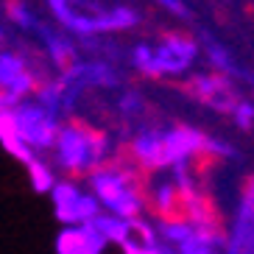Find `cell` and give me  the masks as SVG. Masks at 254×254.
Returning <instances> with one entry per match:
<instances>
[{
	"instance_id": "8992f818",
	"label": "cell",
	"mask_w": 254,
	"mask_h": 254,
	"mask_svg": "<svg viewBox=\"0 0 254 254\" xmlns=\"http://www.w3.org/2000/svg\"><path fill=\"white\" fill-rule=\"evenodd\" d=\"M0 123L14 128L37 154L53 151L62 126H64V120L56 112H51L45 104H39L37 98H25L8 109H0Z\"/></svg>"
},
{
	"instance_id": "ac0fdd59",
	"label": "cell",
	"mask_w": 254,
	"mask_h": 254,
	"mask_svg": "<svg viewBox=\"0 0 254 254\" xmlns=\"http://www.w3.org/2000/svg\"><path fill=\"white\" fill-rule=\"evenodd\" d=\"M157 6H162L168 14L173 17H187V6H185V0H154Z\"/></svg>"
},
{
	"instance_id": "5b68a950",
	"label": "cell",
	"mask_w": 254,
	"mask_h": 254,
	"mask_svg": "<svg viewBox=\"0 0 254 254\" xmlns=\"http://www.w3.org/2000/svg\"><path fill=\"white\" fill-rule=\"evenodd\" d=\"M201 56V42L182 31H168L154 42H134L128 48V62L145 78H179L190 73Z\"/></svg>"
},
{
	"instance_id": "30bf717a",
	"label": "cell",
	"mask_w": 254,
	"mask_h": 254,
	"mask_svg": "<svg viewBox=\"0 0 254 254\" xmlns=\"http://www.w3.org/2000/svg\"><path fill=\"white\" fill-rule=\"evenodd\" d=\"M62 78L73 87L78 95L87 90H112L118 87V70L112 67V62L109 59H78L73 62L67 70H62Z\"/></svg>"
},
{
	"instance_id": "9c48e42d",
	"label": "cell",
	"mask_w": 254,
	"mask_h": 254,
	"mask_svg": "<svg viewBox=\"0 0 254 254\" xmlns=\"http://www.w3.org/2000/svg\"><path fill=\"white\" fill-rule=\"evenodd\" d=\"M187 92L201 106H207L212 112H221V115H229L235 109V104L243 98L238 92V87H235V81L226 78V75H221V73H215V70L212 73L190 75L187 78Z\"/></svg>"
},
{
	"instance_id": "7a4b0ae2",
	"label": "cell",
	"mask_w": 254,
	"mask_h": 254,
	"mask_svg": "<svg viewBox=\"0 0 254 254\" xmlns=\"http://www.w3.org/2000/svg\"><path fill=\"white\" fill-rule=\"evenodd\" d=\"M48 11L59 23L62 31H67L73 39H92L109 37V34H126L140 25V11L131 6H104L92 0H45Z\"/></svg>"
},
{
	"instance_id": "3957f363",
	"label": "cell",
	"mask_w": 254,
	"mask_h": 254,
	"mask_svg": "<svg viewBox=\"0 0 254 254\" xmlns=\"http://www.w3.org/2000/svg\"><path fill=\"white\" fill-rule=\"evenodd\" d=\"M87 187L101 201L104 212H112L120 218H145V212H148L145 179L131 159L106 162L92 176H87Z\"/></svg>"
},
{
	"instance_id": "8fae6325",
	"label": "cell",
	"mask_w": 254,
	"mask_h": 254,
	"mask_svg": "<svg viewBox=\"0 0 254 254\" xmlns=\"http://www.w3.org/2000/svg\"><path fill=\"white\" fill-rule=\"evenodd\" d=\"M37 42L42 45V56H45V62L51 64L56 73H62V70H67L73 62H78V51H75V42L73 37H70L67 31L62 28H51V25L45 23V28L39 31Z\"/></svg>"
},
{
	"instance_id": "d6986e66",
	"label": "cell",
	"mask_w": 254,
	"mask_h": 254,
	"mask_svg": "<svg viewBox=\"0 0 254 254\" xmlns=\"http://www.w3.org/2000/svg\"><path fill=\"white\" fill-rule=\"evenodd\" d=\"M224 254H226V252H224Z\"/></svg>"
},
{
	"instance_id": "7c38bea8",
	"label": "cell",
	"mask_w": 254,
	"mask_h": 254,
	"mask_svg": "<svg viewBox=\"0 0 254 254\" xmlns=\"http://www.w3.org/2000/svg\"><path fill=\"white\" fill-rule=\"evenodd\" d=\"M106 246V238L92 224L64 226L56 238V254H104Z\"/></svg>"
},
{
	"instance_id": "4fadbf2b",
	"label": "cell",
	"mask_w": 254,
	"mask_h": 254,
	"mask_svg": "<svg viewBox=\"0 0 254 254\" xmlns=\"http://www.w3.org/2000/svg\"><path fill=\"white\" fill-rule=\"evenodd\" d=\"M201 42V53L204 59L209 62V67L215 70V73L226 75V78H232V81H246V84H254V75L249 73V70H243L235 62V56L229 53V48L221 45V42H215L212 37H201L198 39Z\"/></svg>"
},
{
	"instance_id": "ba28073f",
	"label": "cell",
	"mask_w": 254,
	"mask_h": 254,
	"mask_svg": "<svg viewBox=\"0 0 254 254\" xmlns=\"http://www.w3.org/2000/svg\"><path fill=\"white\" fill-rule=\"evenodd\" d=\"M51 201H53V212L64 226H81V224H92L104 207L98 201L92 190L87 185H81L78 179H59V185L53 187L51 193Z\"/></svg>"
},
{
	"instance_id": "5bb4252c",
	"label": "cell",
	"mask_w": 254,
	"mask_h": 254,
	"mask_svg": "<svg viewBox=\"0 0 254 254\" xmlns=\"http://www.w3.org/2000/svg\"><path fill=\"white\" fill-rule=\"evenodd\" d=\"M3 11H6V20L17 28V34H25V37L37 39L39 31L45 28V23L39 20V14L25 3V0H6Z\"/></svg>"
},
{
	"instance_id": "2e32d148",
	"label": "cell",
	"mask_w": 254,
	"mask_h": 254,
	"mask_svg": "<svg viewBox=\"0 0 254 254\" xmlns=\"http://www.w3.org/2000/svg\"><path fill=\"white\" fill-rule=\"evenodd\" d=\"M115 106H118L123 123H134V120H140L142 115H145V98L137 90H123L120 98L115 101Z\"/></svg>"
},
{
	"instance_id": "277c9868",
	"label": "cell",
	"mask_w": 254,
	"mask_h": 254,
	"mask_svg": "<svg viewBox=\"0 0 254 254\" xmlns=\"http://www.w3.org/2000/svg\"><path fill=\"white\" fill-rule=\"evenodd\" d=\"M112 162V140L84 120H64L53 145V165L70 179H87Z\"/></svg>"
},
{
	"instance_id": "9a60e30c",
	"label": "cell",
	"mask_w": 254,
	"mask_h": 254,
	"mask_svg": "<svg viewBox=\"0 0 254 254\" xmlns=\"http://www.w3.org/2000/svg\"><path fill=\"white\" fill-rule=\"evenodd\" d=\"M25 171H28V179H31V187L37 190V193H53V187L59 185V176H56V168H53L48 159L37 157L34 162L25 165Z\"/></svg>"
},
{
	"instance_id": "52a82bcc",
	"label": "cell",
	"mask_w": 254,
	"mask_h": 254,
	"mask_svg": "<svg viewBox=\"0 0 254 254\" xmlns=\"http://www.w3.org/2000/svg\"><path fill=\"white\" fill-rule=\"evenodd\" d=\"M34 56L37 53H31L23 45H3V53H0V109H8L25 98H34L39 84L48 78L39 70Z\"/></svg>"
},
{
	"instance_id": "e0dca14e",
	"label": "cell",
	"mask_w": 254,
	"mask_h": 254,
	"mask_svg": "<svg viewBox=\"0 0 254 254\" xmlns=\"http://www.w3.org/2000/svg\"><path fill=\"white\" fill-rule=\"evenodd\" d=\"M229 118L235 120V126L243 128V131L254 128V101H249V98H240L238 104H235V109L229 112Z\"/></svg>"
},
{
	"instance_id": "6da1fadb",
	"label": "cell",
	"mask_w": 254,
	"mask_h": 254,
	"mask_svg": "<svg viewBox=\"0 0 254 254\" xmlns=\"http://www.w3.org/2000/svg\"><path fill=\"white\" fill-rule=\"evenodd\" d=\"M128 159L145 173L193 168L201 159H232V142L209 137L193 126H137L126 142Z\"/></svg>"
}]
</instances>
